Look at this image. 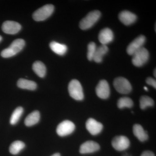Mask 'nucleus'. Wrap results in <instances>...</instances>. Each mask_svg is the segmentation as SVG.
I'll return each instance as SVG.
<instances>
[{"mask_svg": "<svg viewBox=\"0 0 156 156\" xmlns=\"http://www.w3.org/2000/svg\"><path fill=\"white\" fill-rule=\"evenodd\" d=\"M24 40L21 39H16L11 43L9 48L1 52V56L3 58H10L15 56L22 50L25 46Z\"/></svg>", "mask_w": 156, "mask_h": 156, "instance_id": "nucleus-1", "label": "nucleus"}, {"mask_svg": "<svg viewBox=\"0 0 156 156\" xmlns=\"http://www.w3.org/2000/svg\"><path fill=\"white\" fill-rule=\"evenodd\" d=\"M101 15V13L98 10L89 12L80 22V28L83 30H87L91 28L98 21Z\"/></svg>", "mask_w": 156, "mask_h": 156, "instance_id": "nucleus-2", "label": "nucleus"}, {"mask_svg": "<svg viewBox=\"0 0 156 156\" xmlns=\"http://www.w3.org/2000/svg\"><path fill=\"white\" fill-rule=\"evenodd\" d=\"M70 96L76 100L81 101L84 98L83 88L80 82L76 80H73L68 86Z\"/></svg>", "mask_w": 156, "mask_h": 156, "instance_id": "nucleus-3", "label": "nucleus"}, {"mask_svg": "<svg viewBox=\"0 0 156 156\" xmlns=\"http://www.w3.org/2000/svg\"><path fill=\"white\" fill-rule=\"evenodd\" d=\"M54 10L53 5H45L34 12L33 18L36 21H44L52 15Z\"/></svg>", "mask_w": 156, "mask_h": 156, "instance_id": "nucleus-4", "label": "nucleus"}, {"mask_svg": "<svg viewBox=\"0 0 156 156\" xmlns=\"http://www.w3.org/2000/svg\"><path fill=\"white\" fill-rule=\"evenodd\" d=\"M132 62L136 67H140L145 64L149 58V53L146 48H143L133 54Z\"/></svg>", "mask_w": 156, "mask_h": 156, "instance_id": "nucleus-5", "label": "nucleus"}, {"mask_svg": "<svg viewBox=\"0 0 156 156\" xmlns=\"http://www.w3.org/2000/svg\"><path fill=\"white\" fill-rule=\"evenodd\" d=\"M113 85L117 92L123 94H128L132 90L131 84L126 78L119 77L115 79Z\"/></svg>", "mask_w": 156, "mask_h": 156, "instance_id": "nucleus-6", "label": "nucleus"}, {"mask_svg": "<svg viewBox=\"0 0 156 156\" xmlns=\"http://www.w3.org/2000/svg\"><path fill=\"white\" fill-rule=\"evenodd\" d=\"M75 129L74 124L69 120L60 123L56 128V132L59 136H67L72 133Z\"/></svg>", "mask_w": 156, "mask_h": 156, "instance_id": "nucleus-7", "label": "nucleus"}, {"mask_svg": "<svg viewBox=\"0 0 156 156\" xmlns=\"http://www.w3.org/2000/svg\"><path fill=\"white\" fill-rule=\"evenodd\" d=\"M145 41L146 38L144 36L140 35L137 37L128 45L127 48V52L128 55L132 56L136 51L143 48Z\"/></svg>", "mask_w": 156, "mask_h": 156, "instance_id": "nucleus-8", "label": "nucleus"}, {"mask_svg": "<svg viewBox=\"0 0 156 156\" xmlns=\"http://www.w3.org/2000/svg\"><path fill=\"white\" fill-rule=\"evenodd\" d=\"M112 145L115 149L122 151L127 149L130 145V141L128 137L124 136H115L112 140Z\"/></svg>", "mask_w": 156, "mask_h": 156, "instance_id": "nucleus-9", "label": "nucleus"}, {"mask_svg": "<svg viewBox=\"0 0 156 156\" xmlns=\"http://www.w3.org/2000/svg\"><path fill=\"white\" fill-rule=\"evenodd\" d=\"M21 29L19 23L15 21L8 20L3 23L2 30L5 34H15L19 32Z\"/></svg>", "mask_w": 156, "mask_h": 156, "instance_id": "nucleus-10", "label": "nucleus"}, {"mask_svg": "<svg viewBox=\"0 0 156 156\" xmlns=\"http://www.w3.org/2000/svg\"><path fill=\"white\" fill-rule=\"evenodd\" d=\"M97 96L101 99H107L110 95V88L108 83L105 80H101L95 89Z\"/></svg>", "mask_w": 156, "mask_h": 156, "instance_id": "nucleus-11", "label": "nucleus"}, {"mask_svg": "<svg viewBox=\"0 0 156 156\" xmlns=\"http://www.w3.org/2000/svg\"><path fill=\"white\" fill-rule=\"evenodd\" d=\"M86 128L90 134L95 135L100 133L103 128V126L94 119H89L86 123Z\"/></svg>", "mask_w": 156, "mask_h": 156, "instance_id": "nucleus-12", "label": "nucleus"}, {"mask_svg": "<svg viewBox=\"0 0 156 156\" xmlns=\"http://www.w3.org/2000/svg\"><path fill=\"white\" fill-rule=\"evenodd\" d=\"M98 38V40L101 44L106 45L112 41L113 40V33L110 29H103L99 32Z\"/></svg>", "mask_w": 156, "mask_h": 156, "instance_id": "nucleus-13", "label": "nucleus"}, {"mask_svg": "<svg viewBox=\"0 0 156 156\" xmlns=\"http://www.w3.org/2000/svg\"><path fill=\"white\" fill-rule=\"evenodd\" d=\"M100 149L97 143L92 140L86 141L81 145L80 152L81 154H89L97 151Z\"/></svg>", "mask_w": 156, "mask_h": 156, "instance_id": "nucleus-14", "label": "nucleus"}, {"mask_svg": "<svg viewBox=\"0 0 156 156\" xmlns=\"http://www.w3.org/2000/svg\"><path fill=\"white\" fill-rule=\"evenodd\" d=\"M119 19L125 25H131L136 21V15L130 11H124L120 12L119 15Z\"/></svg>", "mask_w": 156, "mask_h": 156, "instance_id": "nucleus-15", "label": "nucleus"}, {"mask_svg": "<svg viewBox=\"0 0 156 156\" xmlns=\"http://www.w3.org/2000/svg\"><path fill=\"white\" fill-rule=\"evenodd\" d=\"M50 49L54 53L60 56L64 55L67 51V47L66 45L60 44L58 42H51L50 44Z\"/></svg>", "mask_w": 156, "mask_h": 156, "instance_id": "nucleus-16", "label": "nucleus"}, {"mask_svg": "<svg viewBox=\"0 0 156 156\" xmlns=\"http://www.w3.org/2000/svg\"><path fill=\"white\" fill-rule=\"evenodd\" d=\"M133 133L140 141L142 142L147 140L148 137L147 133L139 124H135L133 126Z\"/></svg>", "mask_w": 156, "mask_h": 156, "instance_id": "nucleus-17", "label": "nucleus"}, {"mask_svg": "<svg viewBox=\"0 0 156 156\" xmlns=\"http://www.w3.org/2000/svg\"><path fill=\"white\" fill-rule=\"evenodd\" d=\"M17 86L20 89L29 90H35L37 87L35 82L24 79H19L17 81Z\"/></svg>", "mask_w": 156, "mask_h": 156, "instance_id": "nucleus-18", "label": "nucleus"}, {"mask_svg": "<svg viewBox=\"0 0 156 156\" xmlns=\"http://www.w3.org/2000/svg\"><path fill=\"white\" fill-rule=\"evenodd\" d=\"M40 119V112L38 111H34L26 117L24 121V123L27 127H30L38 122Z\"/></svg>", "mask_w": 156, "mask_h": 156, "instance_id": "nucleus-19", "label": "nucleus"}, {"mask_svg": "<svg viewBox=\"0 0 156 156\" xmlns=\"http://www.w3.org/2000/svg\"><path fill=\"white\" fill-rule=\"evenodd\" d=\"M108 48L106 45H102L96 48L93 60L97 63H100L102 61L104 56L107 53Z\"/></svg>", "mask_w": 156, "mask_h": 156, "instance_id": "nucleus-20", "label": "nucleus"}, {"mask_svg": "<svg viewBox=\"0 0 156 156\" xmlns=\"http://www.w3.org/2000/svg\"><path fill=\"white\" fill-rule=\"evenodd\" d=\"M33 69L35 73L41 78H44L46 75V69L45 65L41 61H36L33 65Z\"/></svg>", "mask_w": 156, "mask_h": 156, "instance_id": "nucleus-21", "label": "nucleus"}, {"mask_svg": "<svg viewBox=\"0 0 156 156\" xmlns=\"http://www.w3.org/2000/svg\"><path fill=\"white\" fill-rule=\"evenodd\" d=\"M25 144L22 141L20 140H16L11 144L9 147V151L10 153L13 155H16L19 153L22 150Z\"/></svg>", "mask_w": 156, "mask_h": 156, "instance_id": "nucleus-22", "label": "nucleus"}, {"mask_svg": "<svg viewBox=\"0 0 156 156\" xmlns=\"http://www.w3.org/2000/svg\"><path fill=\"white\" fill-rule=\"evenodd\" d=\"M23 109L22 107H18L14 110L10 119V122L11 125H14L17 124L23 113Z\"/></svg>", "mask_w": 156, "mask_h": 156, "instance_id": "nucleus-23", "label": "nucleus"}, {"mask_svg": "<svg viewBox=\"0 0 156 156\" xmlns=\"http://www.w3.org/2000/svg\"><path fill=\"white\" fill-rule=\"evenodd\" d=\"M117 105L119 108H130L133 106V101L129 98H121L118 100Z\"/></svg>", "mask_w": 156, "mask_h": 156, "instance_id": "nucleus-24", "label": "nucleus"}, {"mask_svg": "<svg viewBox=\"0 0 156 156\" xmlns=\"http://www.w3.org/2000/svg\"><path fill=\"white\" fill-rule=\"evenodd\" d=\"M154 100L149 96H142L140 99V106L142 109H145L148 107L153 106Z\"/></svg>", "mask_w": 156, "mask_h": 156, "instance_id": "nucleus-25", "label": "nucleus"}, {"mask_svg": "<svg viewBox=\"0 0 156 156\" xmlns=\"http://www.w3.org/2000/svg\"><path fill=\"white\" fill-rule=\"evenodd\" d=\"M96 48V45L94 42H91L88 44L87 58L89 61L93 60Z\"/></svg>", "mask_w": 156, "mask_h": 156, "instance_id": "nucleus-26", "label": "nucleus"}, {"mask_svg": "<svg viewBox=\"0 0 156 156\" xmlns=\"http://www.w3.org/2000/svg\"><path fill=\"white\" fill-rule=\"evenodd\" d=\"M147 83L150 86H151L152 87L154 88L155 89L156 88V80L151 77H148L146 79V80Z\"/></svg>", "mask_w": 156, "mask_h": 156, "instance_id": "nucleus-27", "label": "nucleus"}, {"mask_svg": "<svg viewBox=\"0 0 156 156\" xmlns=\"http://www.w3.org/2000/svg\"><path fill=\"white\" fill-rule=\"evenodd\" d=\"M141 156H155L154 154L151 151H145L141 154Z\"/></svg>", "mask_w": 156, "mask_h": 156, "instance_id": "nucleus-28", "label": "nucleus"}, {"mask_svg": "<svg viewBox=\"0 0 156 156\" xmlns=\"http://www.w3.org/2000/svg\"><path fill=\"white\" fill-rule=\"evenodd\" d=\"M51 156H60V154L59 153H56Z\"/></svg>", "mask_w": 156, "mask_h": 156, "instance_id": "nucleus-29", "label": "nucleus"}, {"mask_svg": "<svg viewBox=\"0 0 156 156\" xmlns=\"http://www.w3.org/2000/svg\"><path fill=\"white\" fill-rule=\"evenodd\" d=\"M156 69H154V76L155 77H156Z\"/></svg>", "mask_w": 156, "mask_h": 156, "instance_id": "nucleus-30", "label": "nucleus"}, {"mask_svg": "<svg viewBox=\"0 0 156 156\" xmlns=\"http://www.w3.org/2000/svg\"><path fill=\"white\" fill-rule=\"evenodd\" d=\"M144 90H146V91H148V88L147 87H144Z\"/></svg>", "mask_w": 156, "mask_h": 156, "instance_id": "nucleus-31", "label": "nucleus"}, {"mask_svg": "<svg viewBox=\"0 0 156 156\" xmlns=\"http://www.w3.org/2000/svg\"><path fill=\"white\" fill-rule=\"evenodd\" d=\"M2 37L1 36H0V42L2 41Z\"/></svg>", "mask_w": 156, "mask_h": 156, "instance_id": "nucleus-32", "label": "nucleus"}]
</instances>
